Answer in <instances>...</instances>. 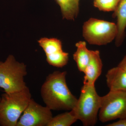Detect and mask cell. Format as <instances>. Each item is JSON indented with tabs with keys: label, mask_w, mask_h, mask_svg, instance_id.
Returning <instances> with one entry per match:
<instances>
[{
	"label": "cell",
	"mask_w": 126,
	"mask_h": 126,
	"mask_svg": "<svg viewBox=\"0 0 126 126\" xmlns=\"http://www.w3.org/2000/svg\"><path fill=\"white\" fill-rule=\"evenodd\" d=\"M117 33L115 23L96 18H90L83 26L84 38L90 44L106 45L116 39Z\"/></svg>",
	"instance_id": "5b68a950"
},
{
	"label": "cell",
	"mask_w": 126,
	"mask_h": 126,
	"mask_svg": "<svg viewBox=\"0 0 126 126\" xmlns=\"http://www.w3.org/2000/svg\"><path fill=\"white\" fill-rule=\"evenodd\" d=\"M46 56V60L49 64L56 67H63L67 64L68 61V53L63 50Z\"/></svg>",
	"instance_id": "9a60e30c"
},
{
	"label": "cell",
	"mask_w": 126,
	"mask_h": 126,
	"mask_svg": "<svg viewBox=\"0 0 126 126\" xmlns=\"http://www.w3.org/2000/svg\"><path fill=\"white\" fill-rule=\"evenodd\" d=\"M101 98L94 85L83 84L79 98L70 111L84 126H94L98 118Z\"/></svg>",
	"instance_id": "3957f363"
},
{
	"label": "cell",
	"mask_w": 126,
	"mask_h": 126,
	"mask_svg": "<svg viewBox=\"0 0 126 126\" xmlns=\"http://www.w3.org/2000/svg\"><path fill=\"white\" fill-rule=\"evenodd\" d=\"M108 126H126V118L119 119L117 121L110 123Z\"/></svg>",
	"instance_id": "e0dca14e"
},
{
	"label": "cell",
	"mask_w": 126,
	"mask_h": 126,
	"mask_svg": "<svg viewBox=\"0 0 126 126\" xmlns=\"http://www.w3.org/2000/svg\"><path fill=\"white\" fill-rule=\"evenodd\" d=\"M119 67L121 68L126 72V55L124 56L118 66Z\"/></svg>",
	"instance_id": "ac0fdd59"
},
{
	"label": "cell",
	"mask_w": 126,
	"mask_h": 126,
	"mask_svg": "<svg viewBox=\"0 0 126 126\" xmlns=\"http://www.w3.org/2000/svg\"><path fill=\"white\" fill-rule=\"evenodd\" d=\"M106 78L110 90L126 92V72L121 68L117 66L109 69Z\"/></svg>",
	"instance_id": "9c48e42d"
},
{
	"label": "cell",
	"mask_w": 126,
	"mask_h": 126,
	"mask_svg": "<svg viewBox=\"0 0 126 126\" xmlns=\"http://www.w3.org/2000/svg\"></svg>",
	"instance_id": "d6986e66"
},
{
	"label": "cell",
	"mask_w": 126,
	"mask_h": 126,
	"mask_svg": "<svg viewBox=\"0 0 126 126\" xmlns=\"http://www.w3.org/2000/svg\"><path fill=\"white\" fill-rule=\"evenodd\" d=\"M113 16L117 18L118 33L115 40L117 47L121 45L125 36L126 27V0H120L117 7L114 11Z\"/></svg>",
	"instance_id": "30bf717a"
},
{
	"label": "cell",
	"mask_w": 126,
	"mask_h": 126,
	"mask_svg": "<svg viewBox=\"0 0 126 126\" xmlns=\"http://www.w3.org/2000/svg\"><path fill=\"white\" fill-rule=\"evenodd\" d=\"M75 45L77 50L73 55V59L79 70L84 73L90 60L92 50L88 49L85 41H79Z\"/></svg>",
	"instance_id": "8fae6325"
},
{
	"label": "cell",
	"mask_w": 126,
	"mask_h": 126,
	"mask_svg": "<svg viewBox=\"0 0 126 126\" xmlns=\"http://www.w3.org/2000/svg\"><path fill=\"white\" fill-rule=\"evenodd\" d=\"M27 74L26 65L10 55L4 62H0V88L6 93L23 90L27 87L24 81Z\"/></svg>",
	"instance_id": "277c9868"
},
{
	"label": "cell",
	"mask_w": 126,
	"mask_h": 126,
	"mask_svg": "<svg viewBox=\"0 0 126 126\" xmlns=\"http://www.w3.org/2000/svg\"><path fill=\"white\" fill-rule=\"evenodd\" d=\"M102 67L99 50H92L90 60L83 73V84L94 85L101 74Z\"/></svg>",
	"instance_id": "ba28073f"
},
{
	"label": "cell",
	"mask_w": 126,
	"mask_h": 126,
	"mask_svg": "<svg viewBox=\"0 0 126 126\" xmlns=\"http://www.w3.org/2000/svg\"><path fill=\"white\" fill-rule=\"evenodd\" d=\"M38 42L44 51L46 56L54 54L63 50L62 42L56 38H41L38 41Z\"/></svg>",
	"instance_id": "4fadbf2b"
},
{
	"label": "cell",
	"mask_w": 126,
	"mask_h": 126,
	"mask_svg": "<svg viewBox=\"0 0 126 126\" xmlns=\"http://www.w3.org/2000/svg\"><path fill=\"white\" fill-rule=\"evenodd\" d=\"M51 111L31 98L16 126H47L53 117Z\"/></svg>",
	"instance_id": "52a82bcc"
},
{
	"label": "cell",
	"mask_w": 126,
	"mask_h": 126,
	"mask_svg": "<svg viewBox=\"0 0 126 126\" xmlns=\"http://www.w3.org/2000/svg\"><path fill=\"white\" fill-rule=\"evenodd\" d=\"M77 120L70 111L66 112L53 117L47 126H70Z\"/></svg>",
	"instance_id": "5bb4252c"
},
{
	"label": "cell",
	"mask_w": 126,
	"mask_h": 126,
	"mask_svg": "<svg viewBox=\"0 0 126 126\" xmlns=\"http://www.w3.org/2000/svg\"><path fill=\"white\" fill-rule=\"evenodd\" d=\"M66 71H56L46 78L41 86V94L46 106L51 110H71L78 99L66 83Z\"/></svg>",
	"instance_id": "6da1fadb"
},
{
	"label": "cell",
	"mask_w": 126,
	"mask_h": 126,
	"mask_svg": "<svg viewBox=\"0 0 126 126\" xmlns=\"http://www.w3.org/2000/svg\"><path fill=\"white\" fill-rule=\"evenodd\" d=\"M61 9L63 18L74 20L78 15L79 0H55Z\"/></svg>",
	"instance_id": "7c38bea8"
},
{
	"label": "cell",
	"mask_w": 126,
	"mask_h": 126,
	"mask_svg": "<svg viewBox=\"0 0 126 126\" xmlns=\"http://www.w3.org/2000/svg\"><path fill=\"white\" fill-rule=\"evenodd\" d=\"M31 98L27 87L19 92L2 94L0 99V126H16Z\"/></svg>",
	"instance_id": "7a4b0ae2"
},
{
	"label": "cell",
	"mask_w": 126,
	"mask_h": 126,
	"mask_svg": "<svg viewBox=\"0 0 126 126\" xmlns=\"http://www.w3.org/2000/svg\"><path fill=\"white\" fill-rule=\"evenodd\" d=\"M98 117L104 123L126 118V92L110 90L101 97Z\"/></svg>",
	"instance_id": "8992f818"
},
{
	"label": "cell",
	"mask_w": 126,
	"mask_h": 126,
	"mask_svg": "<svg viewBox=\"0 0 126 126\" xmlns=\"http://www.w3.org/2000/svg\"><path fill=\"white\" fill-rule=\"evenodd\" d=\"M120 0H94V5L100 11H114Z\"/></svg>",
	"instance_id": "2e32d148"
}]
</instances>
